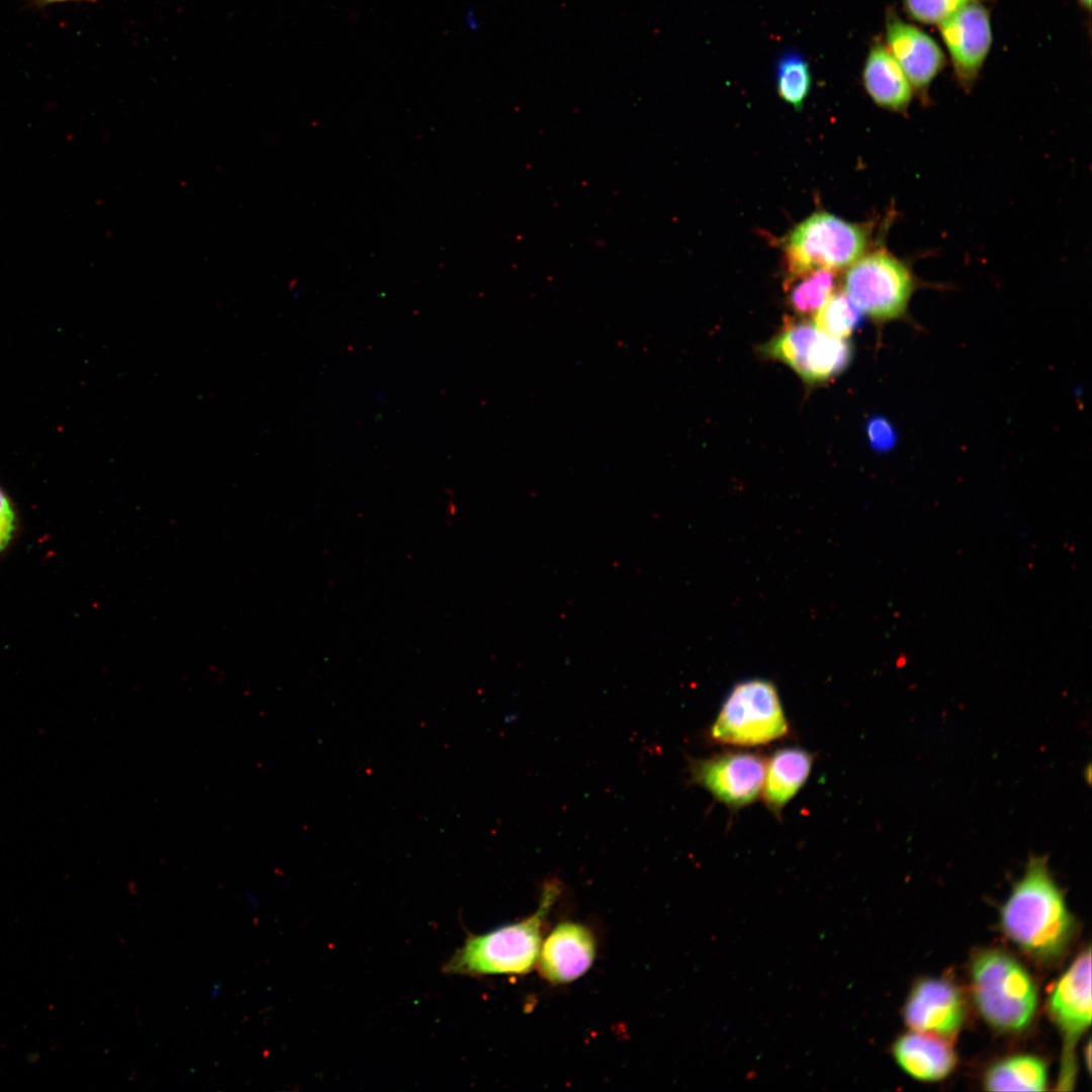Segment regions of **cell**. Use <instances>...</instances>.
I'll use <instances>...</instances> for the list:
<instances>
[{
	"instance_id": "6da1fadb",
	"label": "cell",
	"mask_w": 1092,
	"mask_h": 1092,
	"mask_svg": "<svg viewBox=\"0 0 1092 1092\" xmlns=\"http://www.w3.org/2000/svg\"><path fill=\"white\" fill-rule=\"evenodd\" d=\"M1005 934L1022 949L1051 960L1067 947L1074 921L1046 859L1031 857L1001 911Z\"/></svg>"
},
{
	"instance_id": "7a4b0ae2",
	"label": "cell",
	"mask_w": 1092,
	"mask_h": 1092,
	"mask_svg": "<svg viewBox=\"0 0 1092 1092\" xmlns=\"http://www.w3.org/2000/svg\"><path fill=\"white\" fill-rule=\"evenodd\" d=\"M563 890L562 883L544 881L537 910L531 916L483 934H470L445 963L443 972L453 975H525L537 963L542 927Z\"/></svg>"
},
{
	"instance_id": "3957f363",
	"label": "cell",
	"mask_w": 1092,
	"mask_h": 1092,
	"mask_svg": "<svg viewBox=\"0 0 1092 1092\" xmlns=\"http://www.w3.org/2000/svg\"><path fill=\"white\" fill-rule=\"evenodd\" d=\"M971 972L977 1007L990 1025L1018 1031L1029 1024L1036 1008V988L1015 959L1000 950H984L973 960Z\"/></svg>"
},
{
	"instance_id": "277c9868",
	"label": "cell",
	"mask_w": 1092,
	"mask_h": 1092,
	"mask_svg": "<svg viewBox=\"0 0 1092 1092\" xmlns=\"http://www.w3.org/2000/svg\"><path fill=\"white\" fill-rule=\"evenodd\" d=\"M872 225L846 221L825 211L796 225L784 245L789 277L818 270L849 267L867 253Z\"/></svg>"
},
{
	"instance_id": "5b68a950",
	"label": "cell",
	"mask_w": 1092,
	"mask_h": 1092,
	"mask_svg": "<svg viewBox=\"0 0 1092 1092\" xmlns=\"http://www.w3.org/2000/svg\"><path fill=\"white\" fill-rule=\"evenodd\" d=\"M916 287L908 264L885 249L867 252L849 266L843 280L850 301L878 322L905 315Z\"/></svg>"
},
{
	"instance_id": "8992f818",
	"label": "cell",
	"mask_w": 1092,
	"mask_h": 1092,
	"mask_svg": "<svg viewBox=\"0 0 1092 1092\" xmlns=\"http://www.w3.org/2000/svg\"><path fill=\"white\" fill-rule=\"evenodd\" d=\"M788 729L776 687L755 678L731 690L711 727V737L720 743L751 746L779 739Z\"/></svg>"
},
{
	"instance_id": "52a82bcc",
	"label": "cell",
	"mask_w": 1092,
	"mask_h": 1092,
	"mask_svg": "<svg viewBox=\"0 0 1092 1092\" xmlns=\"http://www.w3.org/2000/svg\"><path fill=\"white\" fill-rule=\"evenodd\" d=\"M765 356L788 365L804 381L817 383L843 371L851 358L845 339L829 337L807 322L787 326L762 346Z\"/></svg>"
},
{
	"instance_id": "ba28073f",
	"label": "cell",
	"mask_w": 1092,
	"mask_h": 1092,
	"mask_svg": "<svg viewBox=\"0 0 1092 1092\" xmlns=\"http://www.w3.org/2000/svg\"><path fill=\"white\" fill-rule=\"evenodd\" d=\"M690 782L709 791L732 808L752 803L762 791L766 762L756 753L725 752L689 759Z\"/></svg>"
},
{
	"instance_id": "9c48e42d",
	"label": "cell",
	"mask_w": 1092,
	"mask_h": 1092,
	"mask_svg": "<svg viewBox=\"0 0 1092 1092\" xmlns=\"http://www.w3.org/2000/svg\"><path fill=\"white\" fill-rule=\"evenodd\" d=\"M1049 1007L1065 1037V1058L1060 1084H1073L1071 1053L1077 1038L1091 1023V952L1088 947L1072 963L1053 988Z\"/></svg>"
},
{
	"instance_id": "30bf717a",
	"label": "cell",
	"mask_w": 1092,
	"mask_h": 1092,
	"mask_svg": "<svg viewBox=\"0 0 1092 1092\" xmlns=\"http://www.w3.org/2000/svg\"><path fill=\"white\" fill-rule=\"evenodd\" d=\"M938 29L957 80L963 89H972L993 41L989 9L982 1L972 2L940 22Z\"/></svg>"
},
{
	"instance_id": "8fae6325",
	"label": "cell",
	"mask_w": 1092,
	"mask_h": 1092,
	"mask_svg": "<svg viewBox=\"0 0 1092 1092\" xmlns=\"http://www.w3.org/2000/svg\"><path fill=\"white\" fill-rule=\"evenodd\" d=\"M885 44L902 68L913 91L926 98L931 83L945 66V56L938 43L919 27L905 22L893 10H888Z\"/></svg>"
},
{
	"instance_id": "7c38bea8",
	"label": "cell",
	"mask_w": 1092,
	"mask_h": 1092,
	"mask_svg": "<svg viewBox=\"0 0 1092 1092\" xmlns=\"http://www.w3.org/2000/svg\"><path fill=\"white\" fill-rule=\"evenodd\" d=\"M596 954L597 942L590 929L578 922L563 921L542 943L537 963L543 979L561 985L583 976Z\"/></svg>"
},
{
	"instance_id": "4fadbf2b",
	"label": "cell",
	"mask_w": 1092,
	"mask_h": 1092,
	"mask_svg": "<svg viewBox=\"0 0 1092 1092\" xmlns=\"http://www.w3.org/2000/svg\"><path fill=\"white\" fill-rule=\"evenodd\" d=\"M965 1007L957 987L939 979L922 980L910 993L905 1010L906 1023L915 1031L950 1036L961 1027Z\"/></svg>"
},
{
	"instance_id": "5bb4252c",
	"label": "cell",
	"mask_w": 1092,
	"mask_h": 1092,
	"mask_svg": "<svg viewBox=\"0 0 1092 1092\" xmlns=\"http://www.w3.org/2000/svg\"><path fill=\"white\" fill-rule=\"evenodd\" d=\"M862 83L877 105L893 112L907 113L914 91L884 42L875 41L870 48L862 69Z\"/></svg>"
},
{
	"instance_id": "9a60e30c",
	"label": "cell",
	"mask_w": 1092,
	"mask_h": 1092,
	"mask_svg": "<svg viewBox=\"0 0 1092 1092\" xmlns=\"http://www.w3.org/2000/svg\"><path fill=\"white\" fill-rule=\"evenodd\" d=\"M893 1055L908 1075L922 1081L940 1080L956 1065L954 1053L944 1039L921 1031L899 1037L893 1045Z\"/></svg>"
},
{
	"instance_id": "2e32d148",
	"label": "cell",
	"mask_w": 1092,
	"mask_h": 1092,
	"mask_svg": "<svg viewBox=\"0 0 1092 1092\" xmlns=\"http://www.w3.org/2000/svg\"><path fill=\"white\" fill-rule=\"evenodd\" d=\"M813 755L800 747L775 751L766 763L762 795L766 807L778 817L787 803L806 783Z\"/></svg>"
},
{
	"instance_id": "e0dca14e",
	"label": "cell",
	"mask_w": 1092,
	"mask_h": 1092,
	"mask_svg": "<svg viewBox=\"0 0 1092 1092\" xmlns=\"http://www.w3.org/2000/svg\"><path fill=\"white\" fill-rule=\"evenodd\" d=\"M984 1084L989 1091H1042L1046 1085V1067L1034 1056H1014L993 1065Z\"/></svg>"
},
{
	"instance_id": "ac0fdd59",
	"label": "cell",
	"mask_w": 1092,
	"mask_h": 1092,
	"mask_svg": "<svg viewBox=\"0 0 1092 1092\" xmlns=\"http://www.w3.org/2000/svg\"><path fill=\"white\" fill-rule=\"evenodd\" d=\"M778 95L796 110H801L812 85V74L807 59L794 50L784 52L776 64Z\"/></svg>"
},
{
	"instance_id": "d6986e66",
	"label": "cell",
	"mask_w": 1092,
	"mask_h": 1092,
	"mask_svg": "<svg viewBox=\"0 0 1092 1092\" xmlns=\"http://www.w3.org/2000/svg\"><path fill=\"white\" fill-rule=\"evenodd\" d=\"M835 274L832 270L818 269L789 277L788 301L792 309L809 315L817 312L832 294Z\"/></svg>"
},
{
	"instance_id": "ffe728a7",
	"label": "cell",
	"mask_w": 1092,
	"mask_h": 1092,
	"mask_svg": "<svg viewBox=\"0 0 1092 1092\" xmlns=\"http://www.w3.org/2000/svg\"><path fill=\"white\" fill-rule=\"evenodd\" d=\"M860 321L861 312L843 291H838L832 293L817 310L814 325L829 337L846 339L857 328Z\"/></svg>"
},
{
	"instance_id": "44dd1931",
	"label": "cell",
	"mask_w": 1092,
	"mask_h": 1092,
	"mask_svg": "<svg viewBox=\"0 0 1092 1092\" xmlns=\"http://www.w3.org/2000/svg\"><path fill=\"white\" fill-rule=\"evenodd\" d=\"M906 13L925 24H936L951 16L964 6L982 0H901Z\"/></svg>"
},
{
	"instance_id": "7402d4cb",
	"label": "cell",
	"mask_w": 1092,
	"mask_h": 1092,
	"mask_svg": "<svg viewBox=\"0 0 1092 1092\" xmlns=\"http://www.w3.org/2000/svg\"><path fill=\"white\" fill-rule=\"evenodd\" d=\"M16 527V516L11 499L0 485V553L10 543Z\"/></svg>"
},
{
	"instance_id": "603a6c76",
	"label": "cell",
	"mask_w": 1092,
	"mask_h": 1092,
	"mask_svg": "<svg viewBox=\"0 0 1092 1092\" xmlns=\"http://www.w3.org/2000/svg\"><path fill=\"white\" fill-rule=\"evenodd\" d=\"M871 445L878 450H886L893 445L895 434L889 422L882 418L873 419L867 427Z\"/></svg>"
},
{
	"instance_id": "cb8c5ba5",
	"label": "cell",
	"mask_w": 1092,
	"mask_h": 1092,
	"mask_svg": "<svg viewBox=\"0 0 1092 1092\" xmlns=\"http://www.w3.org/2000/svg\"><path fill=\"white\" fill-rule=\"evenodd\" d=\"M222 987L223 986H222V984L220 982H217L215 985H213L211 987L209 996H210V998L212 1000L218 998V996L220 995V993L222 991Z\"/></svg>"
},
{
	"instance_id": "d4e9b609",
	"label": "cell",
	"mask_w": 1092,
	"mask_h": 1092,
	"mask_svg": "<svg viewBox=\"0 0 1092 1092\" xmlns=\"http://www.w3.org/2000/svg\"><path fill=\"white\" fill-rule=\"evenodd\" d=\"M466 18H467V23H468V25H469V27L471 29L477 28L478 25H477L476 20L473 17V10L472 9L468 10Z\"/></svg>"
},
{
	"instance_id": "484cf974",
	"label": "cell",
	"mask_w": 1092,
	"mask_h": 1092,
	"mask_svg": "<svg viewBox=\"0 0 1092 1092\" xmlns=\"http://www.w3.org/2000/svg\"><path fill=\"white\" fill-rule=\"evenodd\" d=\"M246 897H247V900L249 901V903H250V905L252 907H254V908L258 907V899L256 898V896L252 892H247Z\"/></svg>"
},
{
	"instance_id": "4316f807",
	"label": "cell",
	"mask_w": 1092,
	"mask_h": 1092,
	"mask_svg": "<svg viewBox=\"0 0 1092 1092\" xmlns=\"http://www.w3.org/2000/svg\"><path fill=\"white\" fill-rule=\"evenodd\" d=\"M35 1H37L40 4H51V3L66 2V1H96V0H35Z\"/></svg>"
},
{
	"instance_id": "83f0119b",
	"label": "cell",
	"mask_w": 1092,
	"mask_h": 1092,
	"mask_svg": "<svg viewBox=\"0 0 1092 1092\" xmlns=\"http://www.w3.org/2000/svg\"><path fill=\"white\" fill-rule=\"evenodd\" d=\"M1080 5L1087 11L1091 9V0H1078Z\"/></svg>"
}]
</instances>
